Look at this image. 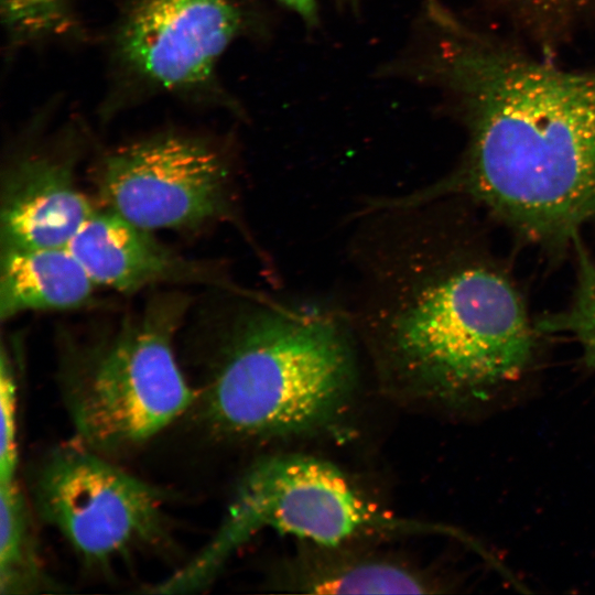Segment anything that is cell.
<instances>
[{"label":"cell","instance_id":"obj_1","mask_svg":"<svg viewBox=\"0 0 595 595\" xmlns=\"http://www.w3.org/2000/svg\"><path fill=\"white\" fill-rule=\"evenodd\" d=\"M399 74L459 101L467 190L521 232L562 240L595 216V73L555 68L424 4Z\"/></svg>","mask_w":595,"mask_h":595},{"label":"cell","instance_id":"obj_2","mask_svg":"<svg viewBox=\"0 0 595 595\" xmlns=\"http://www.w3.org/2000/svg\"><path fill=\"white\" fill-rule=\"evenodd\" d=\"M212 343L191 409L220 441H258L326 428L349 402L353 350L332 320L309 312H252ZM190 411V412H191Z\"/></svg>","mask_w":595,"mask_h":595},{"label":"cell","instance_id":"obj_3","mask_svg":"<svg viewBox=\"0 0 595 595\" xmlns=\"http://www.w3.org/2000/svg\"><path fill=\"white\" fill-rule=\"evenodd\" d=\"M422 286L393 311L385 336L388 359L412 391L447 402L480 399L522 372L532 328L506 279L474 267Z\"/></svg>","mask_w":595,"mask_h":595},{"label":"cell","instance_id":"obj_4","mask_svg":"<svg viewBox=\"0 0 595 595\" xmlns=\"http://www.w3.org/2000/svg\"><path fill=\"white\" fill-rule=\"evenodd\" d=\"M187 307L159 294L111 335L63 349L58 385L77 443L112 458L191 411L195 387L174 349Z\"/></svg>","mask_w":595,"mask_h":595},{"label":"cell","instance_id":"obj_5","mask_svg":"<svg viewBox=\"0 0 595 595\" xmlns=\"http://www.w3.org/2000/svg\"><path fill=\"white\" fill-rule=\"evenodd\" d=\"M424 528L372 502L326 461L304 455L269 456L241 476L212 539L192 560L155 584V592L202 591L228 559L262 530L333 549L366 537L414 533Z\"/></svg>","mask_w":595,"mask_h":595},{"label":"cell","instance_id":"obj_6","mask_svg":"<svg viewBox=\"0 0 595 595\" xmlns=\"http://www.w3.org/2000/svg\"><path fill=\"white\" fill-rule=\"evenodd\" d=\"M32 504L89 570L166 547L164 493L77 442L48 450L31 474Z\"/></svg>","mask_w":595,"mask_h":595},{"label":"cell","instance_id":"obj_7","mask_svg":"<svg viewBox=\"0 0 595 595\" xmlns=\"http://www.w3.org/2000/svg\"><path fill=\"white\" fill-rule=\"evenodd\" d=\"M227 175L213 147L164 134L108 153L96 184L106 208L142 228L196 229L226 215Z\"/></svg>","mask_w":595,"mask_h":595},{"label":"cell","instance_id":"obj_8","mask_svg":"<svg viewBox=\"0 0 595 595\" xmlns=\"http://www.w3.org/2000/svg\"><path fill=\"white\" fill-rule=\"evenodd\" d=\"M239 0H131L116 54L138 80L166 90L205 85L227 47L245 31Z\"/></svg>","mask_w":595,"mask_h":595},{"label":"cell","instance_id":"obj_9","mask_svg":"<svg viewBox=\"0 0 595 595\" xmlns=\"http://www.w3.org/2000/svg\"><path fill=\"white\" fill-rule=\"evenodd\" d=\"M74 163L52 154L14 162L1 192L0 251L67 247L96 208L78 188Z\"/></svg>","mask_w":595,"mask_h":595},{"label":"cell","instance_id":"obj_10","mask_svg":"<svg viewBox=\"0 0 595 595\" xmlns=\"http://www.w3.org/2000/svg\"><path fill=\"white\" fill-rule=\"evenodd\" d=\"M67 248L97 285L123 293L163 283L214 281L202 262L178 255L151 230L106 207L96 208Z\"/></svg>","mask_w":595,"mask_h":595},{"label":"cell","instance_id":"obj_11","mask_svg":"<svg viewBox=\"0 0 595 595\" xmlns=\"http://www.w3.org/2000/svg\"><path fill=\"white\" fill-rule=\"evenodd\" d=\"M97 284L67 247L0 252V318L89 306Z\"/></svg>","mask_w":595,"mask_h":595},{"label":"cell","instance_id":"obj_12","mask_svg":"<svg viewBox=\"0 0 595 595\" xmlns=\"http://www.w3.org/2000/svg\"><path fill=\"white\" fill-rule=\"evenodd\" d=\"M298 562L284 586L310 594H422L431 583L398 560L329 551Z\"/></svg>","mask_w":595,"mask_h":595},{"label":"cell","instance_id":"obj_13","mask_svg":"<svg viewBox=\"0 0 595 595\" xmlns=\"http://www.w3.org/2000/svg\"><path fill=\"white\" fill-rule=\"evenodd\" d=\"M35 537L31 508L18 478L0 480V593L54 592Z\"/></svg>","mask_w":595,"mask_h":595},{"label":"cell","instance_id":"obj_14","mask_svg":"<svg viewBox=\"0 0 595 595\" xmlns=\"http://www.w3.org/2000/svg\"><path fill=\"white\" fill-rule=\"evenodd\" d=\"M75 0H0L2 22L12 40H42L74 24Z\"/></svg>","mask_w":595,"mask_h":595},{"label":"cell","instance_id":"obj_15","mask_svg":"<svg viewBox=\"0 0 595 595\" xmlns=\"http://www.w3.org/2000/svg\"><path fill=\"white\" fill-rule=\"evenodd\" d=\"M545 329L570 335L595 366V262L578 248L577 281L572 303L543 322Z\"/></svg>","mask_w":595,"mask_h":595},{"label":"cell","instance_id":"obj_16","mask_svg":"<svg viewBox=\"0 0 595 595\" xmlns=\"http://www.w3.org/2000/svg\"><path fill=\"white\" fill-rule=\"evenodd\" d=\"M14 365L2 347L0 364V480L18 478L19 418Z\"/></svg>","mask_w":595,"mask_h":595},{"label":"cell","instance_id":"obj_17","mask_svg":"<svg viewBox=\"0 0 595 595\" xmlns=\"http://www.w3.org/2000/svg\"><path fill=\"white\" fill-rule=\"evenodd\" d=\"M520 19L538 28H564L595 18V0H500Z\"/></svg>","mask_w":595,"mask_h":595},{"label":"cell","instance_id":"obj_18","mask_svg":"<svg viewBox=\"0 0 595 595\" xmlns=\"http://www.w3.org/2000/svg\"><path fill=\"white\" fill-rule=\"evenodd\" d=\"M307 25L316 26L320 22L316 0H278Z\"/></svg>","mask_w":595,"mask_h":595}]
</instances>
